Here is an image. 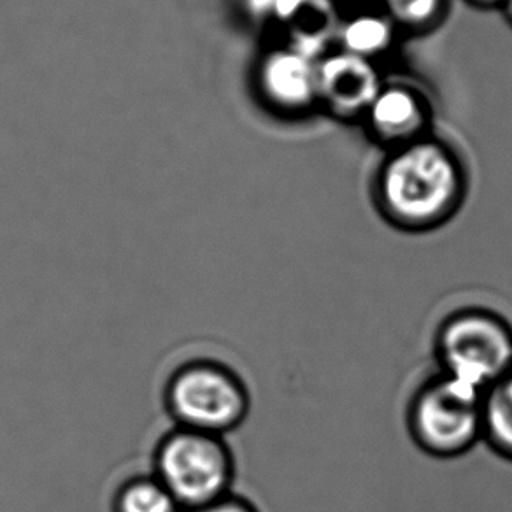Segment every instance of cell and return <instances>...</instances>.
<instances>
[{"label":"cell","mask_w":512,"mask_h":512,"mask_svg":"<svg viewBox=\"0 0 512 512\" xmlns=\"http://www.w3.org/2000/svg\"><path fill=\"white\" fill-rule=\"evenodd\" d=\"M262 86L279 106H307L318 97V62L290 46L274 51L262 65Z\"/></svg>","instance_id":"cell-7"},{"label":"cell","mask_w":512,"mask_h":512,"mask_svg":"<svg viewBox=\"0 0 512 512\" xmlns=\"http://www.w3.org/2000/svg\"><path fill=\"white\" fill-rule=\"evenodd\" d=\"M113 512H183L164 484L153 474L134 476L114 491Z\"/></svg>","instance_id":"cell-11"},{"label":"cell","mask_w":512,"mask_h":512,"mask_svg":"<svg viewBox=\"0 0 512 512\" xmlns=\"http://www.w3.org/2000/svg\"><path fill=\"white\" fill-rule=\"evenodd\" d=\"M509 13L512 15V0H509Z\"/></svg>","instance_id":"cell-16"},{"label":"cell","mask_w":512,"mask_h":512,"mask_svg":"<svg viewBox=\"0 0 512 512\" xmlns=\"http://www.w3.org/2000/svg\"><path fill=\"white\" fill-rule=\"evenodd\" d=\"M276 2L278 0H248L249 8L253 9L255 13H262V15L272 13Z\"/></svg>","instance_id":"cell-15"},{"label":"cell","mask_w":512,"mask_h":512,"mask_svg":"<svg viewBox=\"0 0 512 512\" xmlns=\"http://www.w3.org/2000/svg\"><path fill=\"white\" fill-rule=\"evenodd\" d=\"M379 92V76L367 58L341 51L318 62V97L337 113L369 111Z\"/></svg>","instance_id":"cell-6"},{"label":"cell","mask_w":512,"mask_h":512,"mask_svg":"<svg viewBox=\"0 0 512 512\" xmlns=\"http://www.w3.org/2000/svg\"><path fill=\"white\" fill-rule=\"evenodd\" d=\"M483 442L512 462V369L483 393Z\"/></svg>","instance_id":"cell-8"},{"label":"cell","mask_w":512,"mask_h":512,"mask_svg":"<svg viewBox=\"0 0 512 512\" xmlns=\"http://www.w3.org/2000/svg\"><path fill=\"white\" fill-rule=\"evenodd\" d=\"M367 114L377 134L390 139L413 134L423 121L420 102L404 88H381Z\"/></svg>","instance_id":"cell-9"},{"label":"cell","mask_w":512,"mask_h":512,"mask_svg":"<svg viewBox=\"0 0 512 512\" xmlns=\"http://www.w3.org/2000/svg\"><path fill=\"white\" fill-rule=\"evenodd\" d=\"M335 13L330 0H306L286 22L292 32L290 48L318 62L334 32Z\"/></svg>","instance_id":"cell-10"},{"label":"cell","mask_w":512,"mask_h":512,"mask_svg":"<svg viewBox=\"0 0 512 512\" xmlns=\"http://www.w3.org/2000/svg\"><path fill=\"white\" fill-rule=\"evenodd\" d=\"M460 200V176L441 146L416 143L399 151L379 179V207L386 220L409 232L439 227Z\"/></svg>","instance_id":"cell-1"},{"label":"cell","mask_w":512,"mask_h":512,"mask_svg":"<svg viewBox=\"0 0 512 512\" xmlns=\"http://www.w3.org/2000/svg\"><path fill=\"white\" fill-rule=\"evenodd\" d=\"M441 0H386L392 15L409 25L428 22L439 8Z\"/></svg>","instance_id":"cell-13"},{"label":"cell","mask_w":512,"mask_h":512,"mask_svg":"<svg viewBox=\"0 0 512 512\" xmlns=\"http://www.w3.org/2000/svg\"><path fill=\"white\" fill-rule=\"evenodd\" d=\"M165 411L174 427L225 435L248 420V384L227 363L197 358L181 363L164 386Z\"/></svg>","instance_id":"cell-4"},{"label":"cell","mask_w":512,"mask_h":512,"mask_svg":"<svg viewBox=\"0 0 512 512\" xmlns=\"http://www.w3.org/2000/svg\"><path fill=\"white\" fill-rule=\"evenodd\" d=\"M186 512H260L251 500L246 497H241L237 493H228L225 497L218 498L214 502L192 509Z\"/></svg>","instance_id":"cell-14"},{"label":"cell","mask_w":512,"mask_h":512,"mask_svg":"<svg viewBox=\"0 0 512 512\" xmlns=\"http://www.w3.org/2000/svg\"><path fill=\"white\" fill-rule=\"evenodd\" d=\"M153 476L183 512L192 511L232 493L234 453L225 437L174 427L158 441Z\"/></svg>","instance_id":"cell-5"},{"label":"cell","mask_w":512,"mask_h":512,"mask_svg":"<svg viewBox=\"0 0 512 512\" xmlns=\"http://www.w3.org/2000/svg\"><path fill=\"white\" fill-rule=\"evenodd\" d=\"M434 355L441 374L484 393L512 369V323L490 307H458L435 330Z\"/></svg>","instance_id":"cell-2"},{"label":"cell","mask_w":512,"mask_h":512,"mask_svg":"<svg viewBox=\"0 0 512 512\" xmlns=\"http://www.w3.org/2000/svg\"><path fill=\"white\" fill-rule=\"evenodd\" d=\"M339 41L342 51L370 60L392 43V25L383 16H355L342 25Z\"/></svg>","instance_id":"cell-12"},{"label":"cell","mask_w":512,"mask_h":512,"mask_svg":"<svg viewBox=\"0 0 512 512\" xmlns=\"http://www.w3.org/2000/svg\"><path fill=\"white\" fill-rule=\"evenodd\" d=\"M406 425L421 453L460 458L483 442V393L435 372L407 402Z\"/></svg>","instance_id":"cell-3"}]
</instances>
